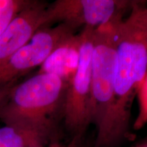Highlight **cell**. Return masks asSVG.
<instances>
[{
  "instance_id": "2",
  "label": "cell",
  "mask_w": 147,
  "mask_h": 147,
  "mask_svg": "<svg viewBox=\"0 0 147 147\" xmlns=\"http://www.w3.org/2000/svg\"><path fill=\"white\" fill-rule=\"evenodd\" d=\"M67 87V82L60 77L40 72L16 83L0 108V120L60 139Z\"/></svg>"
},
{
  "instance_id": "15",
  "label": "cell",
  "mask_w": 147,
  "mask_h": 147,
  "mask_svg": "<svg viewBox=\"0 0 147 147\" xmlns=\"http://www.w3.org/2000/svg\"><path fill=\"white\" fill-rule=\"evenodd\" d=\"M134 147H147V140H144Z\"/></svg>"
},
{
  "instance_id": "8",
  "label": "cell",
  "mask_w": 147,
  "mask_h": 147,
  "mask_svg": "<svg viewBox=\"0 0 147 147\" xmlns=\"http://www.w3.org/2000/svg\"><path fill=\"white\" fill-rule=\"evenodd\" d=\"M82 42V32L67 37L42 64L38 72L52 74L68 82L78 66Z\"/></svg>"
},
{
  "instance_id": "10",
  "label": "cell",
  "mask_w": 147,
  "mask_h": 147,
  "mask_svg": "<svg viewBox=\"0 0 147 147\" xmlns=\"http://www.w3.org/2000/svg\"><path fill=\"white\" fill-rule=\"evenodd\" d=\"M30 0H0V35Z\"/></svg>"
},
{
  "instance_id": "12",
  "label": "cell",
  "mask_w": 147,
  "mask_h": 147,
  "mask_svg": "<svg viewBox=\"0 0 147 147\" xmlns=\"http://www.w3.org/2000/svg\"><path fill=\"white\" fill-rule=\"evenodd\" d=\"M117 8L123 17L126 12H129L136 5L147 6V0H115Z\"/></svg>"
},
{
  "instance_id": "11",
  "label": "cell",
  "mask_w": 147,
  "mask_h": 147,
  "mask_svg": "<svg viewBox=\"0 0 147 147\" xmlns=\"http://www.w3.org/2000/svg\"><path fill=\"white\" fill-rule=\"evenodd\" d=\"M138 100V114L134 123V129L139 130L147 124V74L137 93Z\"/></svg>"
},
{
  "instance_id": "14",
  "label": "cell",
  "mask_w": 147,
  "mask_h": 147,
  "mask_svg": "<svg viewBox=\"0 0 147 147\" xmlns=\"http://www.w3.org/2000/svg\"><path fill=\"white\" fill-rule=\"evenodd\" d=\"M34 147H65L61 140L54 141V142H51L50 144L45 145V146H34Z\"/></svg>"
},
{
  "instance_id": "7",
  "label": "cell",
  "mask_w": 147,
  "mask_h": 147,
  "mask_svg": "<svg viewBox=\"0 0 147 147\" xmlns=\"http://www.w3.org/2000/svg\"><path fill=\"white\" fill-rule=\"evenodd\" d=\"M47 4L30 0L11 20L0 35V65L47 25Z\"/></svg>"
},
{
  "instance_id": "16",
  "label": "cell",
  "mask_w": 147,
  "mask_h": 147,
  "mask_svg": "<svg viewBox=\"0 0 147 147\" xmlns=\"http://www.w3.org/2000/svg\"><path fill=\"white\" fill-rule=\"evenodd\" d=\"M144 140H147V136L146 137V138H145V139H144Z\"/></svg>"
},
{
  "instance_id": "9",
  "label": "cell",
  "mask_w": 147,
  "mask_h": 147,
  "mask_svg": "<svg viewBox=\"0 0 147 147\" xmlns=\"http://www.w3.org/2000/svg\"><path fill=\"white\" fill-rule=\"evenodd\" d=\"M60 139L45 132L16 125L0 128V147H34L45 146Z\"/></svg>"
},
{
  "instance_id": "17",
  "label": "cell",
  "mask_w": 147,
  "mask_h": 147,
  "mask_svg": "<svg viewBox=\"0 0 147 147\" xmlns=\"http://www.w3.org/2000/svg\"><path fill=\"white\" fill-rule=\"evenodd\" d=\"M80 147H81V146H80Z\"/></svg>"
},
{
  "instance_id": "1",
  "label": "cell",
  "mask_w": 147,
  "mask_h": 147,
  "mask_svg": "<svg viewBox=\"0 0 147 147\" xmlns=\"http://www.w3.org/2000/svg\"><path fill=\"white\" fill-rule=\"evenodd\" d=\"M115 92L110 147L131 138L132 103L147 74V6L132 8L116 22Z\"/></svg>"
},
{
  "instance_id": "3",
  "label": "cell",
  "mask_w": 147,
  "mask_h": 147,
  "mask_svg": "<svg viewBox=\"0 0 147 147\" xmlns=\"http://www.w3.org/2000/svg\"><path fill=\"white\" fill-rule=\"evenodd\" d=\"M95 29L92 55L91 123L96 129L94 147H110L115 92L116 22Z\"/></svg>"
},
{
  "instance_id": "4",
  "label": "cell",
  "mask_w": 147,
  "mask_h": 147,
  "mask_svg": "<svg viewBox=\"0 0 147 147\" xmlns=\"http://www.w3.org/2000/svg\"><path fill=\"white\" fill-rule=\"evenodd\" d=\"M95 29L82 28L78 66L67 82L62 120L68 134L67 147L81 146L84 134L91 124V67Z\"/></svg>"
},
{
  "instance_id": "13",
  "label": "cell",
  "mask_w": 147,
  "mask_h": 147,
  "mask_svg": "<svg viewBox=\"0 0 147 147\" xmlns=\"http://www.w3.org/2000/svg\"><path fill=\"white\" fill-rule=\"evenodd\" d=\"M15 84L16 82H14L5 84V85L0 86V108L2 106L5 99L7 98L8 94L10 93L11 89Z\"/></svg>"
},
{
  "instance_id": "5",
  "label": "cell",
  "mask_w": 147,
  "mask_h": 147,
  "mask_svg": "<svg viewBox=\"0 0 147 147\" xmlns=\"http://www.w3.org/2000/svg\"><path fill=\"white\" fill-rule=\"evenodd\" d=\"M76 32V29L65 23L40 29L26 45L0 65V86L16 82L29 71L40 67L61 42Z\"/></svg>"
},
{
  "instance_id": "6",
  "label": "cell",
  "mask_w": 147,
  "mask_h": 147,
  "mask_svg": "<svg viewBox=\"0 0 147 147\" xmlns=\"http://www.w3.org/2000/svg\"><path fill=\"white\" fill-rule=\"evenodd\" d=\"M115 0H55L47 8V25L65 23L96 29L123 18Z\"/></svg>"
}]
</instances>
